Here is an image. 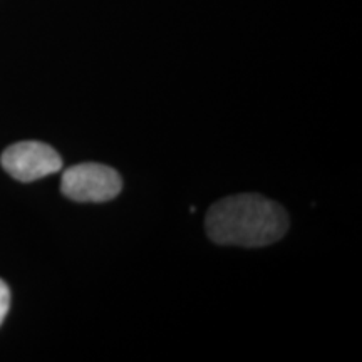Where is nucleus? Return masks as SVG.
Returning <instances> with one entry per match:
<instances>
[{
    "label": "nucleus",
    "instance_id": "nucleus-3",
    "mask_svg": "<svg viewBox=\"0 0 362 362\" xmlns=\"http://www.w3.org/2000/svg\"><path fill=\"white\" fill-rule=\"evenodd\" d=\"M2 168L22 183L57 173L62 160L56 149L40 141H21L8 146L0 158Z\"/></svg>",
    "mask_w": 362,
    "mask_h": 362
},
{
    "label": "nucleus",
    "instance_id": "nucleus-1",
    "mask_svg": "<svg viewBox=\"0 0 362 362\" xmlns=\"http://www.w3.org/2000/svg\"><path fill=\"white\" fill-rule=\"evenodd\" d=\"M205 226L218 245L265 247L284 237L288 216L279 203L257 193H242L211 205Z\"/></svg>",
    "mask_w": 362,
    "mask_h": 362
},
{
    "label": "nucleus",
    "instance_id": "nucleus-4",
    "mask_svg": "<svg viewBox=\"0 0 362 362\" xmlns=\"http://www.w3.org/2000/svg\"><path fill=\"white\" fill-rule=\"evenodd\" d=\"M8 307H11V291H8L7 284L0 280V325H2L4 319H6Z\"/></svg>",
    "mask_w": 362,
    "mask_h": 362
},
{
    "label": "nucleus",
    "instance_id": "nucleus-2",
    "mask_svg": "<svg viewBox=\"0 0 362 362\" xmlns=\"http://www.w3.org/2000/svg\"><path fill=\"white\" fill-rule=\"evenodd\" d=\"M123 180L116 170L99 163H81L62 173L61 192L81 203L110 202L119 194Z\"/></svg>",
    "mask_w": 362,
    "mask_h": 362
}]
</instances>
